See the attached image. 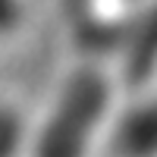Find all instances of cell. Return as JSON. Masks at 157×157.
<instances>
[{
    "instance_id": "cell-1",
    "label": "cell",
    "mask_w": 157,
    "mask_h": 157,
    "mask_svg": "<svg viewBox=\"0 0 157 157\" xmlns=\"http://www.w3.org/2000/svg\"><path fill=\"white\" fill-rule=\"evenodd\" d=\"M104 107V85L101 78H78L69 98L57 110L47 135L41 138V157H78L85 145V135L94 116Z\"/></svg>"
},
{
    "instance_id": "cell-2",
    "label": "cell",
    "mask_w": 157,
    "mask_h": 157,
    "mask_svg": "<svg viewBox=\"0 0 157 157\" xmlns=\"http://www.w3.org/2000/svg\"><path fill=\"white\" fill-rule=\"evenodd\" d=\"M154 50H157V16H154V22L148 25V32L141 35V44H138V57H135V66L148 63V60L154 57Z\"/></svg>"
}]
</instances>
